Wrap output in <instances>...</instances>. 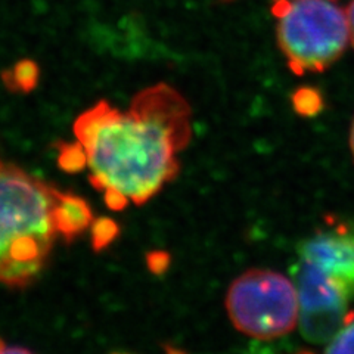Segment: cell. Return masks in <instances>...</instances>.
Segmentation results:
<instances>
[{"label": "cell", "instance_id": "cell-8", "mask_svg": "<svg viewBox=\"0 0 354 354\" xmlns=\"http://www.w3.org/2000/svg\"><path fill=\"white\" fill-rule=\"evenodd\" d=\"M37 79V65L32 61H21L14 66L12 71H10V79L5 77V82L12 91L30 92L36 87Z\"/></svg>", "mask_w": 354, "mask_h": 354}, {"label": "cell", "instance_id": "cell-14", "mask_svg": "<svg viewBox=\"0 0 354 354\" xmlns=\"http://www.w3.org/2000/svg\"><path fill=\"white\" fill-rule=\"evenodd\" d=\"M0 353H28V350L22 347H8L6 342L0 339Z\"/></svg>", "mask_w": 354, "mask_h": 354}, {"label": "cell", "instance_id": "cell-1", "mask_svg": "<svg viewBox=\"0 0 354 354\" xmlns=\"http://www.w3.org/2000/svg\"><path fill=\"white\" fill-rule=\"evenodd\" d=\"M95 189L111 209L142 205L179 173L177 153L192 138L191 106L174 87L143 88L127 111L99 101L73 126Z\"/></svg>", "mask_w": 354, "mask_h": 354}, {"label": "cell", "instance_id": "cell-3", "mask_svg": "<svg viewBox=\"0 0 354 354\" xmlns=\"http://www.w3.org/2000/svg\"><path fill=\"white\" fill-rule=\"evenodd\" d=\"M273 14L279 48L298 75L325 71L348 46L347 14L335 0H276Z\"/></svg>", "mask_w": 354, "mask_h": 354}, {"label": "cell", "instance_id": "cell-11", "mask_svg": "<svg viewBox=\"0 0 354 354\" xmlns=\"http://www.w3.org/2000/svg\"><path fill=\"white\" fill-rule=\"evenodd\" d=\"M59 165L66 171H79L86 167V157L79 142L75 140L71 145L62 143L59 147Z\"/></svg>", "mask_w": 354, "mask_h": 354}, {"label": "cell", "instance_id": "cell-7", "mask_svg": "<svg viewBox=\"0 0 354 354\" xmlns=\"http://www.w3.org/2000/svg\"><path fill=\"white\" fill-rule=\"evenodd\" d=\"M93 213L91 205L83 198L71 192L59 191V198L55 212L58 234L66 242L79 238L93 223Z\"/></svg>", "mask_w": 354, "mask_h": 354}, {"label": "cell", "instance_id": "cell-5", "mask_svg": "<svg viewBox=\"0 0 354 354\" xmlns=\"http://www.w3.org/2000/svg\"><path fill=\"white\" fill-rule=\"evenodd\" d=\"M295 286L300 304L301 334L315 344H324L334 338L347 324L350 295L332 282L313 264L300 260L297 269Z\"/></svg>", "mask_w": 354, "mask_h": 354}, {"label": "cell", "instance_id": "cell-13", "mask_svg": "<svg viewBox=\"0 0 354 354\" xmlns=\"http://www.w3.org/2000/svg\"><path fill=\"white\" fill-rule=\"evenodd\" d=\"M346 14H347V21H348V30H350V43L354 48V0L348 3L346 8Z\"/></svg>", "mask_w": 354, "mask_h": 354}, {"label": "cell", "instance_id": "cell-12", "mask_svg": "<svg viewBox=\"0 0 354 354\" xmlns=\"http://www.w3.org/2000/svg\"><path fill=\"white\" fill-rule=\"evenodd\" d=\"M326 353H354V312L347 324L339 329L338 334L329 341Z\"/></svg>", "mask_w": 354, "mask_h": 354}, {"label": "cell", "instance_id": "cell-2", "mask_svg": "<svg viewBox=\"0 0 354 354\" xmlns=\"http://www.w3.org/2000/svg\"><path fill=\"white\" fill-rule=\"evenodd\" d=\"M59 189L0 160V283L24 288L46 266L59 236Z\"/></svg>", "mask_w": 354, "mask_h": 354}, {"label": "cell", "instance_id": "cell-4", "mask_svg": "<svg viewBox=\"0 0 354 354\" xmlns=\"http://www.w3.org/2000/svg\"><path fill=\"white\" fill-rule=\"evenodd\" d=\"M226 312L235 329L251 338L285 337L298 326L297 286L279 272L250 269L230 283Z\"/></svg>", "mask_w": 354, "mask_h": 354}, {"label": "cell", "instance_id": "cell-9", "mask_svg": "<svg viewBox=\"0 0 354 354\" xmlns=\"http://www.w3.org/2000/svg\"><path fill=\"white\" fill-rule=\"evenodd\" d=\"M294 109L300 115L313 117L317 115L324 108L322 95L312 87H301L292 96Z\"/></svg>", "mask_w": 354, "mask_h": 354}, {"label": "cell", "instance_id": "cell-15", "mask_svg": "<svg viewBox=\"0 0 354 354\" xmlns=\"http://www.w3.org/2000/svg\"><path fill=\"white\" fill-rule=\"evenodd\" d=\"M350 149H351L353 160H354V118L351 121V127H350Z\"/></svg>", "mask_w": 354, "mask_h": 354}, {"label": "cell", "instance_id": "cell-6", "mask_svg": "<svg viewBox=\"0 0 354 354\" xmlns=\"http://www.w3.org/2000/svg\"><path fill=\"white\" fill-rule=\"evenodd\" d=\"M298 256L354 297V230L346 226L319 230L298 245Z\"/></svg>", "mask_w": 354, "mask_h": 354}, {"label": "cell", "instance_id": "cell-10", "mask_svg": "<svg viewBox=\"0 0 354 354\" xmlns=\"http://www.w3.org/2000/svg\"><path fill=\"white\" fill-rule=\"evenodd\" d=\"M92 243L95 250H102L113 242L118 234V226L111 218H97L92 223Z\"/></svg>", "mask_w": 354, "mask_h": 354}]
</instances>
